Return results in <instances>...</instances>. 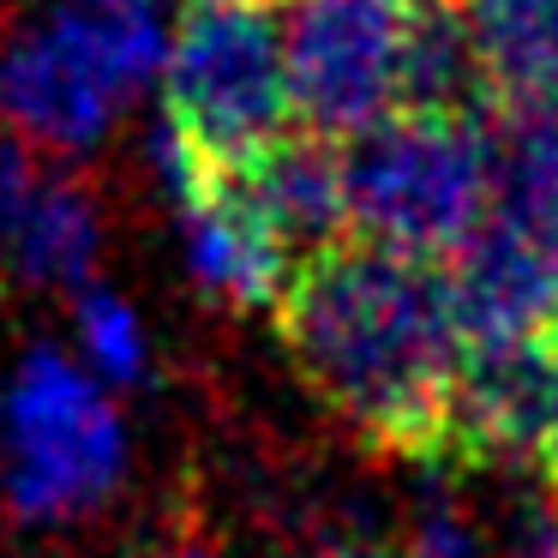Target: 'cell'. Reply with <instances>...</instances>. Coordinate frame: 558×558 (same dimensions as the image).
Here are the masks:
<instances>
[{
	"instance_id": "obj_15",
	"label": "cell",
	"mask_w": 558,
	"mask_h": 558,
	"mask_svg": "<svg viewBox=\"0 0 558 558\" xmlns=\"http://www.w3.org/2000/svg\"><path fill=\"white\" fill-rule=\"evenodd\" d=\"M78 349L90 354V373L102 385H138L150 366L145 325L138 313L109 289H78Z\"/></svg>"
},
{
	"instance_id": "obj_5",
	"label": "cell",
	"mask_w": 558,
	"mask_h": 558,
	"mask_svg": "<svg viewBox=\"0 0 558 558\" xmlns=\"http://www.w3.org/2000/svg\"><path fill=\"white\" fill-rule=\"evenodd\" d=\"M162 114L210 169H234L289 133L277 0H186L162 66Z\"/></svg>"
},
{
	"instance_id": "obj_4",
	"label": "cell",
	"mask_w": 558,
	"mask_h": 558,
	"mask_svg": "<svg viewBox=\"0 0 558 558\" xmlns=\"http://www.w3.org/2000/svg\"><path fill=\"white\" fill-rule=\"evenodd\" d=\"M126 474V421L61 349H31L0 390V505L19 522H73Z\"/></svg>"
},
{
	"instance_id": "obj_12",
	"label": "cell",
	"mask_w": 558,
	"mask_h": 558,
	"mask_svg": "<svg viewBox=\"0 0 558 558\" xmlns=\"http://www.w3.org/2000/svg\"><path fill=\"white\" fill-rule=\"evenodd\" d=\"M486 150H493L486 217L510 222L534 246L558 253V97L493 109L486 114Z\"/></svg>"
},
{
	"instance_id": "obj_17",
	"label": "cell",
	"mask_w": 558,
	"mask_h": 558,
	"mask_svg": "<svg viewBox=\"0 0 558 558\" xmlns=\"http://www.w3.org/2000/svg\"><path fill=\"white\" fill-rule=\"evenodd\" d=\"M306 558H402V553H385V546H373V541H337V546H318V553H306Z\"/></svg>"
},
{
	"instance_id": "obj_11",
	"label": "cell",
	"mask_w": 558,
	"mask_h": 558,
	"mask_svg": "<svg viewBox=\"0 0 558 558\" xmlns=\"http://www.w3.org/2000/svg\"><path fill=\"white\" fill-rule=\"evenodd\" d=\"M102 253V205L61 157L43 162L31 193L0 222V265L37 289H85Z\"/></svg>"
},
{
	"instance_id": "obj_13",
	"label": "cell",
	"mask_w": 558,
	"mask_h": 558,
	"mask_svg": "<svg viewBox=\"0 0 558 558\" xmlns=\"http://www.w3.org/2000/svg\"><path fill=\"white\" fill-rule=\"evenodd\" d=\"M498 109L558 97V0H450Z\"/></svg>"
},
{
	"instance_id": "obj_6",
	"label": "cell",
	"mask_w": 558,
	"mask_h": 558,
	"mask_svg": "<svg viewBox=\"0 0 558 558\" xmlns=\"http://www.w3.org/2000/svg\"><path fill=\"white\" fill-rule=\"evenodd\" d=\"M402 37H409V7L397 0H289L282 73L301 133L337 145L397 114Z\"/></svg>"
},
{
	"instance_id": "obj_8",
	"label": "cell",
	"mask_w": 558,
	"mask_h": 558,
	"mask_svg": "<svg viewBox=\"0 0 558 558\" xmlns=\"http://www.w3.org/2000/svg\"><path fill=\"white\" fill-rule=\"evenodd\" d=\"M445 289L462 342H505L558 325V253L534 246L498 217H486L445 258Z\"/></svg>"
},
{
	"instance_id": "obj_19",
	"label": "cell",
	"mask_w": 558,
	"mask_h": 558,
	"mask_svg": "<svg viewBox=\"0 0 558 558\" xmlns=\"http://www.w3.org/2000/svg\"><path fill=\"white\" fill-rule=\"evenodd\" d=\"M553 558H558V546H553Z\"/></svg>"
},
{
	"instance_id": "obj_18",
	"label": "cell",
	"mask_w": 558,
	"mask_h": 558,
	"mask_svg": "<svg viewBox=\"0 0 558 558\" xmlns=\"http://www.w3.org/2000/svg\"><path fill=\"white\" fill-rule=\"evenodd\" d=\"M169 558H210V553H205V546H174Z\"/></svg>"
},
{
	"instance_id": "obj_3",
	"label": "cell",
	"mask_w": 558,
	"mask_h": 558,
	"mask_svg": "<svg viewBox=\"0 0 558 558\" xmlns=\"http://www.w3.org/2000/svg\"><path fill=\"white\" fill-rule=\"evenodd\" d=\"M337 162L349 234L409 258L445 265L486 222V205H493L486 121L397 109L366 133L342 138Z\"/></svg>"
},
{
	"instance_id": "obj_7",
	"label": "cell",
	"mask_w": 558,
	"mask_h": 558,
	"mask_svg": "<svg viewBox=\"0 0 558 558\" xmlns=\"http://www.w3.org/2000/svg\"><path fill=\"white\" fill-rule=\"evenodd\" d=\"M438 457L534 462L558 493V325L462 349Z\"/></svg>"
},
{
	"instance_id": "obj_2",
	"label": "cell",
	"mask_w": 558,
	"mask_h": 558,
	"mask_svg": "<svg viewBox=\"0 0 558 558\" xmlns=\"http://www.w3.org/2000/svg\"><path fill=\"white\" fill-rule=\"evenodd\" d=\"M169 0H43L0 31V126L49 157H85L162 85Z\"/></svg>"
},
{
	"instance_id": "obj_14",
	"label": "cell",
	"mask_w": 558,
	"mask_h": 558,
	"mask_svg": "<svg viewBox=\"0 0 558 558\" xmlns=\"http://www.w3.org/2000/svg\"><path fill=\"white\" fill-rule=\"evenodd\" d=\"M397 109L409 114H457V121H486L493 90L474 61V43L462 31L457 7L426 0L409 7V37H402V66H397Z\"/></svg>"
},
{
	"instance_id": "obj_1",
	"label": "cell",
	"mask_w": 558,
	"mask_h": 558,
	"mask_svg": "<svg viewBox=\"0 0 558 558\" xmlns=\"http://www.w3.org/2000/svg\"><path fill=\"white\" fill-rule=\"evenodd\" d=\"M277 330L301 378L361 438L438 457L445 397L462 361L445 265L337 241L301 258L277 294Z\"/></svg>"
},
{
	"instance_id": "obj_10",
	"label": "cell",
	"mask_w": 558,
	"mask_h": 558,
	"mask_svg": "<svg viewBox=\"0 0 558 558\" xmlns=\"http://www.w3.org/2000/svg\"><path fill=\"white\" fill-rule=\"evenodd\" d=\"M181 234L205 294H217L229 306H277L294 258L253 217V205L222 181V169H210V181L181 205Z\"/></svg>"
},
{
	"instance_id": "obj_16",
	"label": "cell",
	"mask_w": 558,
	"mask_h": 558,
	"mask_svg": "<svg viewBox=\"0 0 558 558\" xmlns=\"http://www.w3.org/2000/svg\"><path fill=\"white\" fill-rule=\"evenodd\" d=\"M402 558H481V534H474V522L462 510L438 505L414 522V541Z\"/></svg>"
},
{
	"instance_id": "obj_9",
	"label": "cell",
	"mask_w": 558,
	"mask_h": 558,
	"mask_svg": "<svg viewBox=\"0 0 558 558\" xmlns=\"http://www.w3.org/2000/svg\"><path fill=\"white\" fill-rule=\"evenodd\" d=\"M222 181L253 205V217L282 241V253L301 258L325 253L349 234V205H342V162L337 145L318 133H282L246 162L222 169Z\"/></svg>"
}]
</instances>
